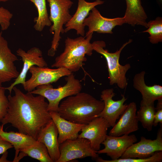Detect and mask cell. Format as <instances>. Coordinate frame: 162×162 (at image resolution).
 Returning a JSON list of instances; mask_svg holds the SVG:
<instances>
[{"label":"cell","instance_id":"1","mask_svg":"<svg viewBox=\"0 0 162 162\" xmlns=\"http://www.w3.org/2000/svg\"><path fill=\"white\" fill-rule=\"evenodd\" d=\"M13 90L14 94L8 96L7 112L0 122L3 125L11 124L19 132L37 140L40 130L52 119L48 103L41 95L24 93L16 86Z\"/></svg>","mask_w":162,"mask_h":162},{"label":"cell","instance_id":"2","mask_svg":"<svg viewBox=\"0 0 162 162\" xmlns=\"http://www.w3.org/2000/svg\"><path fill=\"white\" fill-rule=\"evenodd\" d=\"M104 107L102 100L80 92L62 101L59 104L58 112L61 117L70 122L86 125L97 117Z\"/></svg>","mask_w":162,"mask_h":162},{"label":"cell","instance_id":"3","mask_svg":"<svg viewBox=\"0 0 162 162\" xmlns=\"http://www.w3.org/2000/svg\"><path fill=\"white\" fill-rule=\"evenodd\" d=\"M93 34L74 39L67 37L64 41V51L56 58L51 67L65 68L72 72L78 71L87 60L85 56L92 54L93 50L90 41Z\"/></svg>","mask_w":162,"mask_h":162},{"label":"cell","instance_id":"4","mask_svg":"<svg viewBox=\"0 0 162 162\" xmlns=\"http://www.w3.org/2000/svg\"><path fill=\"white\" fill-rule=\"evenodd\" d=\"M132 41V39H129L119 50L114 52H109L104 49L106 44L104 41H96L92 43L93 50L102 55L106 60L110 85L116 84L122 89H125L127 86L128 81L126 75L131 66L129 64L124 65H121L119 63V59L123 49Z\"/></svg>","mask_w":162,"mask_h":162},{"label":"cell","instance_id":"5","mask_svg":"<svg viewBox=\"0 0 162 162\" xmlns=\"http://www.w3.org/2000/svg\"><path fill=\"white\" fill-rule=\"evenodd\" d=\"M50 8L49 18L52 24L50 31L53 37L50 48L48 52V56H53L56 54L62 38L61 34H63L65 25L71 19L70 12L73 2L71 0H46Z\"/></svg>","mask_w":162,"mask_h":162},{"label":"cell","instance_id":"6","mask_svg":"<svg viewBox=\"0 0 162 162\" xmlns=\"http://www.w3.org/2000/svg\"><path fill=\"white\" fill-rule=\"evenodd\" d=\"M65 80L66 83L63 86L54 88L51 84L43 85L38 86L30 92L46 98L49 102L48 111L58 112L60 102L62 99L78 94L82 89L80 81L75 78L72 73Z\"/></svg>","mask_w":162,"mask_h":162},{"label":"cell","instance_id":"7","mask_svg":"<svg viewBox=\"0 0 162 162\" xmlns=\"http://www.w3.org/2000/svg\"><path fill=\"white\" fill-rule=\"evenodd\" d=\"M60 156L56 162H68L77 159L91 157L95 159L99 157L92 148L87 139L78 138L68 140L59 144Z\"/></svg>","mask_w":162,"mask_h":162},{"label":"cell","instance_id":"8","mask_svg":"<svg viewBox=\"0 0 162 162\" xmlns=\"http://www.w3.org/2000/svg\"><path fill=\"white\" fill-rule=\"evenodd\" d=\"M29 71L31 76L23 86L24 90L28 92H31L39 86L56 82L61 78L67 76L72 73L68 69L63 67L52 69L35 65L32 67Z\"/></svg>","mask_w":162,"mask_h":162},{"label":"cell","instance_id":"9","mask_svg":"<svg viewBox=\"0 0 162 162\" xmlns=\"http://www.w3.org/2000/svg\"><path fill=\"white\" fill-rule=\"evenodd\" d=\"M17 55L20 57L23 62L22 70L18 76L15 79L14 82L10 86L4 87L5 90L9 91L10 94L13 88L17 85L24 84L26 75L30 68L34 65L40 67H47L48 64L42 57V52L38 48L34 47L27 51L21 48L18 49L16 51Z\"/></svg>","mask_w":162,"mask_h":162},{"label":"cell","instance_id":"10","mask_svg":"<svg viewBox=\"0 0 162 162\" xmlns=\"http://www.w3.org/2000/svg\"><path fill=\"white\" fill-rule=\"evenodd\" d=\"M113 88L103 90L100 95V100L104 103V107L97 117H100L105 119L110 127H113L117 120L124 112L128 105L124 104L127 99L124 95H122L119 100H115L113 98L115 96Z\"/></svg>","mask_w":162,"mask_h":162},{"label":"cell","instance_id":"11","mask_svg":"<svg viewBox=\"0 0 162 162\" xmlns=\"http://www.w3.org/2000/svg\"><path fill=\"white\" fill-rule=\"evenodd\" d=\"M160 126L156 139L151 140L141 136L140 141L130 146L120 158H145L162 151V124Z\"/></svg>","mask_w":162,"mask_h":162},{"label":"cell","instance_id":"12","mask_svg":"<svg viewBox=\"0 0 162 162\" xmlns=\"http://www.w3.org/2000/svg\"><path fill=\"white\" fill-rule=\"evenodd\" d=\"M125 23L124 17L109 18L102 16L98 10L93 8L83 22V25L87 26L88 30L86 37L94 32L99 33L112 34V30L117 26Z\"/></svg>","mask_w":162,"mask_h":162},{"label":"cell","instance_id":"13","mask_svg":"<svg viewBox=\"0 0 162 162\" xmlns=\"http://www.w3.org/2000/svg\"><path fill=\"white\" fill-rule=\"evenodd\" d=\"M17 56L12 52L8 43L0 32V87L2 83L16 78L19 74L14 62Z\"/></svg>","mask_w":162,"mask_h":162},{"label":"cell","instance_id":"14","mask_svg":"<svg viewBox=\"0 0 162 162\" xmlns=\"http://www.w3.org/2000/svg\"><path fill=\"white\" fill-rule=\"evenodd\" d=\"M110 127L104 118L96 117L82 129L78 138L88 140L92 149L97 152L100 149L101 144L105 140L108 129Z\"/></svg>","mask_w":162,"mask_h":162},{"label":"cell","instance_id":"15","mask_svg":"<svg viewBox=\"0 0 162 162\" xmlns=\"http://www.w3.org/2000/svg\"><path fill=\"white\" fill-rule=\"evenodd\" d=\"M137 141L134 134H125L119 136L107 135L102 144L104 148L97 152L99 154H106L112 160L120 158L126 150Z\"/></svg>","mask_w":162,"mask_h":162},{"label":"cell","instance_id":"16","mask_svg":"<svg viewBox=\"0 0 162 162\" xmlns=\"http://www.w3.org/2000/svg\"><path fill=\"white\" fill-rule=\"evenodd\" d=\"M137 106L134 102L130 103L118 122L110 131L109 135L119 136L136 131L139 129L136 113Z\"/></svg>","mask_w":162,"mask_h":162},{"label":"cell","instance_id":"17","mask_svg":"<svg viewBox=\"0 0 162 162\" xmlns=\"http://www.w3.org/2000/svg\"><path fill=\"white\" fill-rule=\"evenodd\" d=\"M78 0L77 9L70 20L65 25L64 32L67 33L71 29H74L77 35L84 36L85 34V26L83 25L84 20L93 8L103 4L104 1L96 0L92 2H89L85 0Z\"/></svg>","mask_w":162,"mask_h":162},{"label":"cell","instance_id":"18","mask_svg":"<svg viewBox=\"0 0 162 162\" xmlns=\"http://www.w3.org/2000/svg\"><path fill=\"white\" fill-rule=\"evenodd\" d=\"M58 135V130L52 119L40 130L37 138L45 145L53 162H56L60 156Z\"/></svg>","mask_w":162,"mask_h":162},{"label":"cell","instance_id":"19","mask_svg":"<svg viewBox=\"0 0 162 162\" xmlns=\"http://www.w3.org/2000/svg\"><path fill=\"white\" fill-rule=\"evenodd\" d=\"M50 113L58 130L59 144L67 140L78 138L79 133L86 125L68 120L61 117L57 112L50 111Z\"/></svg>","mask_w":162,"mask_h":162},{"label":"cell","instance_id":"20","mask_svg":"<svg viewBox=\"0 0 162 162\" xmlns=\"http://www.w3.org/2000/svg\"><path fill=\"white\" fill-rule=\"evenodd\" d=\"M145 71H142L134 76L133 87L140 92L142 96L141 103L154 102L162 99V86L158 85H146L145 81Z\"/></svg>","mask_w":162,"mask_h":162},{"label":"cell","instance_id":"21","mask_svg":"<svg viewBox=\"0 0 162 162\" xmlns=\"http://www.w3.org/2000/svg\"><path fill=\"white\" fill-rule=\"evenodd\" d=\"M126 9L124 17L125 23L132 26L141 25L148 28L147 14L141 0H125Z\"/></svg>","mask_w":162,"mask_h":162},{"label":"cell","instance_id":"22","mask_svg":"<svg viewBox=\"0 0 162 162\" xmlns=\"http://www.w3.org/2000/svg\"><path fill=\"white\" fill-rule=\"evenodd\" d=\"M0 135L3 140L10 143L14 147L16 152L14 160L16 158L21 150L35 144L38 142L31 136L19 132L4 131L3 128L0 131Z\"/></svg>","mask_w":162,"mask_h":162},{"label":"cell","instance_id":"23","mask_svg":"<svg viewBox=\"0 0 162 162\" xmlns=\"http://www.w3.org/2000/svg\"><path fill=\"white\" fill-rule=\"evenodd\" d=\"M155 112L154 102L140 103V108L136 112L139 122L141 123L143 127L148 131L152 130Z\"/></svg>","mask_w":162,"mask_h":162},{"label":"cell","instance_id":"24","mask_svg":"<svg viewBox=\"0 0 162 162\" xmlns=\"http://www.w3.org/2000/svg\"><path fill=\"white\" fill-rule=\"evenodd\" d=\"M33 3L36 7L37 17L34 18V28L37 31H42L46 26H50L52 23L49 18L46 8V0H26Z\"/></svg>","mask_w":162,"mask_h":162},{"label":"cell","instance_id":"25","mask_svg":"<svg viewBox=\"0 0 162 162\" xmlns=\"http://www.w3.org/2000/svg\"><path fill=\"white\" fill-rule=\"evenodd\" d=\"M20 152L24 153L26 156H28L40 162H53L45 145L42 142L38 141L35 144Z\"/></svg>","mask_w":162,"mask_h":162},{"label":"cell","instance_id":"26","mask_svg":"<svg viewBox=\"0 0 162 162\" xmlns=\"http://www.w3.org/2000/svg\"><path fill=\"white\" fill-rule=\"evenodd\" d=\"M148 28L142 32H147L150 35V42L152 44H157L162 42V18L158 17L155 20L147 22Z\"/></svg>","mask_w":162,"mask_h":162},{"label":"cell","instance_id":"27","mask_svg":"<svg viewBox=\"0 0 162 162\" xmlns=\"http://www.w3.org/2000/svg\"><path fill=\"white\" fill-rule=\"evenodd\" d=\"M95 160L98 162H161L162 161V151L157 152L152 156L145 158H119L115 160H107L98 157Z\"/></svg>","mask_w":162,"mask_h":162},{"label":"cell","instance_id":"28","mask_svg":"<svg viewBox=\"0 0 162 162\" xmlns=\"http://www.w3.org/2000/svg\"><path fill=\"white\" fill-rule=\"evenodd\" d=\"M13 14L3 7H0V26L2 31L7 30L9 27Z\"/></svg>","mask_w":162,"mask_h":162},{"label":"cell","instance_id":"29","mask_svg":"<svg viewBox=\"0 0 162 162\" xmlns=\"http://www.w3.org/2000/svg\"><path fill=\"white\" fill-rule=\"evenodd\" d=\"M5 89L0 87V122L6 115L8 104V100L5 94Z\"/></svg>","mask_w":162,"mask_h":162},{"label":"cell","instance_id":"30","mask_svg":"<svg viewBox=\"0 0 162 162\" xmlns=\"http://www.w3.org/2000/svg\"><path fill=\"white\" fill-rule=\"evenodd\" d=\"M159 123L162 124V99L158 100L155 108L153 126H157Z\"/></svg>","mask_w":162,"mask_h":162},{"label":"cell","instance_id":"31","mask_svg":"<svg viewBox=\"0 0 162 162\" xmlns=\"http://www.w3.org/2000/svg\"><path fill=\"white\" fill-rule=\"evenodd\" d=\"M13 147L10 143L3 140L0 135V154H3Z\"/></svg>","mask_w":162,"mask_h":162},{"label":"cell","instance_id":"32","mask_svg":"<svg viewBox=\"0 0 162 162\" xmlns=\"http://www.w3.org/2000/svg\"><path fill=\"white\" fill-rule=\"evenodd\" d=\"M13 0H0V2H6L8 1Z\"/></svg>","mask_w":162,"mask_h":162},{"label":"cell","instance_id":"33","mask_svg":"<svg viewBox=\"0 0 162 162\" xmlns=\"http://www.w3.org/2000/svg\"><path fill=\"white\" fill-rule=\"evenodd\" d=\"M3 125H0V131H1V129L3 128Z\"/></svg>","mask_w":162,"mask_h":162},{"label":"cell","instance_id":"34","mask_svg":"<svg viewBox=\"0 0 162 162\" xmlns=\"http://www.w3.org/2000/svg\"><path fill=\"white\" fill-rule=\"evenodd\" d=\"M160 2H161L162 0H158Z\"/></svg>","mask_w":162,"mask_h":162}]
</instances>
